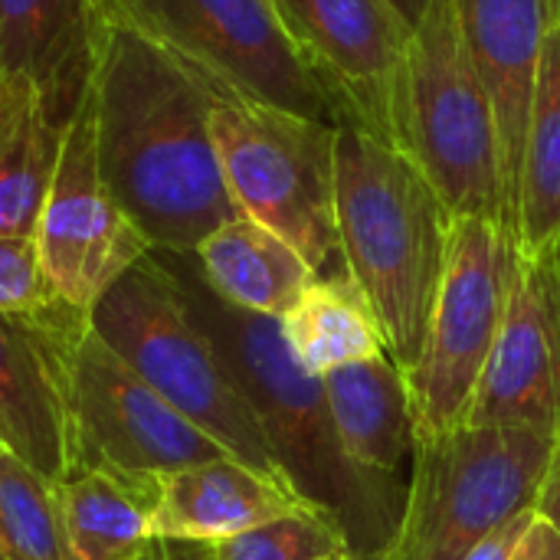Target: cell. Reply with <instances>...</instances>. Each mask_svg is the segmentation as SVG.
Returning <instances> with one entry per match:
<instances>
[{"mask_svg": "<svg viewBox=\"0 0 560 560\" xmlns=\"http://www.w3.org/2000/svg\"><path fill=\"white\" fill-rule=\"evenodd\" d=\"M98 167L158 253H194L243 217L213 141V92L131 23L98 10L89 75Z\"/></svg>", "mask_w": 560, "mask_h": 560, "instance_id": "cell-1", "label": "cell"}, {"mask_svg": "<svg viewBox=\"0 0 560 560\" xmlns=\"http://www.w3.org/2000/svg\"><path fill=\"white\" fill-rule=\"evenodd\" d=\"M0 453H3V446H0ZM0 560H10V555H7V545H3V532H0Z\"/></svg>", "mask_w": 560, "mask_h": 560, "instance_id": "cell-32", "label": "cell"}, {"mask_svg": "<svg viewBox=\"0 0 560 560\" xmlns=\"http://www.w3.org/2000/svg\"><path fill=\"white\" fill-rule=\"evenodd\" d=\"M335 223L345 272L374 308L387 354L407 377L427 345L456 217L397 144L338 125Z\"/></svg>", "mask_w": 560, "mask_h": 560, "instance_id": "cell-3", "label": "cell"}, {"mask_svg": "<svg viewBox=\"0 0 560 560\" xmlns=\"http://www.w3.org/2000/svg\"><path fill=\"white\" fill-rule=\"evenodd\" d=\"M174 59L213 95L272 105L338 125V108L302 59L272 0H95Z\"/></svg>", "mask_w": 560, "mask_h": 560, "instance_id": "cell-8", "label": "cell"}, {"mask_svg": "<svg viewBox=\"0 0 560 560\" xmlns=\"http://www.w3.org/2000/svg\"><path fill=\"white\" fill-rule=\"evenodd\" d=\"M158 259L174 276L190 318L253 407L289 486L341 528L351 558H377L397 532L407 486L397 476L361 469L345 453L325 384L289 351L282 318L243 312L220 299L194 253H158Z\"/></svg>", "mask_w": 560, "mask_h": 560, "instance_id": "cell-2", "label": "cell"}, {"mask_svg": "<svg viewBox=\"0 0 560 560\" xmlns=\"http://www.w3.org/2000/svg\"><path fill=\"white\" fill-rule=\"evenodd\" d=\"M89 325L148 387L236 463L289 486L253 407L190 318L174 276L154 249L98 299Z\"/></svg>", "mask_w": 560, "mask_h": 560, "instance_id": "cell-4", "label": "cell"}, {"mask_svg": "<svg viewBox=\"0 0 560 560\" xmlns=\"http://www.w3.org/2000/svg\"><path fill=\"white\" fill-rule=\"evenodd\" d=\"M89 315L56 302L43 315H0V446L49 482L75 456L69 371Z\"/></svg>", "mask_w": 560, "mask_h": 560, "instance_id": "cell-13", "label": "cell"}, {"mask_svg": "<svg viewBox=\"0 0 560 560\" xmlns=\"http://www.w3.org/2000/svg\"><path fill=\"white\" fill-rule=\"evenodd\" d=\"M512 560H560V535L535 515V525L528 528L518 555Z\"/></svg>", "mask_w": 560, "mask_h": 560, "instance_id": "cell-29", "label": "cell"}, {"mask_svg": "<svg viewBox=\"0 0 560 560\" xmlns=\"http://www.w3.org/2000/svg\"><path fill=\"white\" fill-rule=\"evenodd\" d=\"M0 532L10 560H69L56 482L0 453Z\"/></svg>", "mask_w": 560, "mask_h": 560, "instance_id": "cell-24", "label": "cell"}, {"mask_svg": "<svg viewBox=\"0 0 560 560\" xmlns=\"http://www.w3.org/2000/svg\"><path fill=\"white\" fill-rule=\"evenodd\" d=\"M62 121L43 89L0 66V236H33L56 158Z\"/></svg>", "mask_w": 560, "mask_h": 560, "instance_id": "cell-20", "label": "cell"}, {"mask_svg": "<svg viewBox=\"0 0 560 560\" xmlns=\"http://www.w3.org/2000/svg\"><path fill=\"white\" fill-rule=\"evenodd\" d=\"M282 26L328 89L338 125L400 148V108L413 26L390 0H272Z\"/></svg>", "mask_w": 560, "mask_h": 560, "instance_id": "cell-11", "label": "cell"}, {"mask_svg": "<svg viewBox=\"0 0 560 560\" xmlns=\"http://www.w3.org/2000/svg\"><path fill=\"white\" fill-rule=\"evenodd\" d=\"M33 240L52 292L85 315H92L98 299L151 253L102 177L89 89H82L62 125L56 171Z\"/></svg>", "mask_w": 560, "mask_h": 560, "instance_id": "cell-10", "label": "cell"}, {"mask_svg": "<svg viewBox=\"0 0 560 560\" xmlns=\"http://www.w3.org/2000/svg\"><path fill=\"white\" fill-rule=\"evenodd\" d=\"M558 440L518 427H459L413 440V476L394 538L374 560H466L535 509Z\"/></svg>", "mask_w": 560, "mask_h": 560, "instance_id": "cell-6", "label": "cell"}, {"mask_svg": "<svg viewBox=\"0 0 560 560\" xmlns=\"http://www.w3.org/2000/svg\"><path fill=\"white\" fill-rule=\"evenodd\" d=\"M328 410L345 453L371 472L397 476L407 453H413V423L407 377L384 354L345 364L322 377Z\"/></svg>", "mask_w": 560, "mask_h": 560, "instance_id": "cell-21", "label": "cell"}, {"mask_svg": "<svg viewBox=\"0 0 560 560\" xmlns=\"http://www.w3.org/2000/svg\"><path fill=\"white\" fill-rule=\"evenodd\" d=\"M515 233L486 217H456L427 345L407 374L413 440L466 423L518 276Z\"/></svg>", "mask_w": 560, "mask_h": 560, "instance_id": "cell-9", "label": "cell"}, {"mask_svg": "<svg viewBox=\"0 0 560 560\" xmlns=\"http://www.w3.org/2000/svg\"><path fill=\"white\" fill-rule=\"evenodd\" d=\"M558 3H560V0H558Z\"/></svg>", "mask_w": 560, "mask_h": 560, "instance_id": "cell-35", "label": "cell"}, {"mask_svg": "<svg viewBox=\"0 0 560 560\" xmlns=\"http://www.w3.org/2000/svg\"><path fill=\"white\" fill-rule=\"evenodd\" d=\"M515 243L528 259L555 253L560 243V20L538 62L515 180Z\"/></svg>", "mask_w": 560, "mask_h": 560, "instance_id": "cell-22", "label": "cell"}, {"mask_svg": "<svg viewBox=\"0 0 560 560\" xmlns=\"http://www.w3.org/2000/svg\"><path fill=\"white\" fill-rule=\"evenodd\" d=\"M295 512L315 509L285 482L226 456L161 476L151 532L154 538L210 545Z\"/></svg>", "mask_w": 560, "mask_h": 560, "instance_id": "cell-16", "label": "cell"}, {"mask_svg": "<svg viewBox=\"0 0 560 560\" xmlns=\"http://www.w3.org/2000/svg\"><path fill=\"white\" fill-rule=\"evenodd\" d=\"M390 3H394V10H397L410 26H417V23L423 20L427 7H430V0H390Z\"/></svg>", "mask_w": 560, "mask_h": 560, "instance_id": "cell-31", "label": "cell"}, {"mask_svg": "<svg viewBox=\"0 0 560 560\" xmlns=\"http://www.w3.org/2000/svg\"><path fill=\"white\" fill-rule=\"evenodd\" d=\"M210 128L240 213L292 243L318 276L345 272L335 223L338 125L213 95Z\"/></svg>", "mask_w": 560, "mask_h": 560, "instance_id": "cell-7", "label": "cell"}, {"mask_svg": "<svg viewBox=\"0 0 560 560\" xmlns=\"http://www.w3.org/2000/svg\"><path fill=\"white\" fill-rule=\"evenodd\" d=\"M532 525H535V509L525 512V515H518V518H512L499 532H492L482 545H476L466 555V560H512L518 555V548H522V541H525V535H528Z\"/></svg>", "mask_w": 560, "mask_h": 560, "instance_id": "cell-27", "label": "cell"}, {"mask_svg": "<svg viewBox=\"0 0 560 560\" xmlns=\"http://www.w3.org/2000/svg\"><path fill=\"white\" fill-rule=\"evenodd\" d=\"M69 560H135L154 538L161 476L82 456L56 482Z\"/></svg>", "mask_w": 560, "mask_h": 560, "instance_id": "cell-18", "label": "cell"}, {"mask_svg": "<svg viewBox=\"0 0 560 560\" xmlns=\"http://www.w3.org/2000/svg\"><path fill=\"white\" fill-rule=\"evenodd\" d=\"M466 52L495 105L509 187L515 200L518 161L538 79V62L551 26L560 20L558 0H453Z\"/></svg>", "mask_w": 560, "mask_h": 560, "instance_id": "cell-15", "label": "cell"}, {"mask_svg": "<svg viewBox=\"0 0 560 560\" xmlns=\"http://www.w3.org/2000/svg\"><path fill=\"white\" fill-rule=\"evenodd\" d=\"M400 151L427 174L453 217H486L515 233L495 105L466 52L453 0H430L413 26Z\"/></svg>", "mask_w": 560, "mask_h": 560, "instance_id": "cell-5", "label": "cell"}, {"mask_svg": "<svg viewBox=\"0 0 560 560\" xmlns=\"http://www.w3.org/2000/svg\"><path fill=\"white\" fill-rule=\"evenodd\" d=\"M322 560H354V558H351V551H341V555H331V558H322Z\"/></svg>", "mask_w": 560, "mask_h": 560, "instance_id": "cell-33", "label": "cell"}, {"mask_svg": "<svg viewBox=\"0 0 560 560\" xmlns=\"http://www.w3.org/2000/svg\"><path fill=\"white\" fill-rule=\"evenodd\" d=\"M535 515H538L541 522H548V525L560 535V440L558 446H555V453H551L545 482H541V489H538Z\"/></svg>", "mask_w": 560, "mask_h": 560, "instance_id": "cell-28", "label": "cell"}, {"mask_svg": "<svg viewBox=\"0 0 560 560\" xmlns=\"http://www.w3.org/2000/svg\"><path fill=\"white\" fill-rule=\"evenodd\" d=\"M69 400L75 427L72 463L92 456L128 472L167 476L230 456L154 387H148L92 331V325L79 335L72 351Z\"/></svg>", "mask_w": 560, "mask_h": 560, "instance_id": "cell-12", "label": "cell"}, {"mask_svg": "<svg viewBox=\"0 0 560 560\" xmlns=\"http://www.w3.org/2000/svg\"><path fill=\"white\" fill-rule=\"evenodd\" d=\"M62 302L39 262L33 236H0V315H43Z\"/></svg>", "mask_w": 560, "mask_h": 560, "instance_id": "cell-26", "label": "cell"}, {"mask_svg": "<svg viewBox=\"0 0 560 560\" xmlns=\"http://www.w3.org/2000/svg\"><path fill=\"white\" fill-rule=\"evenodd\" d=\"M555 259H558V269H560V243L555 246Z\"/></svg>", "mask_w": 560, "mask_h": 560, "instance_id": "cell-34", "label": "cell"}, {"mask_svg": "<svg viewBox=\"0 0 560 560\" xmlns=\"http://www.w3.org/2000/svg\"><path fill=\"white\" fill-rule=\"evenodd\" d=\"M463 427H518L560 440V269L522 256L509 312Z\"/></svg>", "mask_w": 560, "mask_h": 560, "instance_id": "cell-14", "label": "cell"}, {"mask_svg": "<svg viewBox=\"0 0 560 560\" xmlns=\"http://www.w3.org/2000/svg\"><path fill=\"white\" fill-rule=\"evenodd\" d=\"M95 0H0V66L30 75L66 125L95 59Z\"/></svg>", "mask_w": 560, "mask_h": 560, "instance_id": "cell-17", "label": "cell"}, {"mask_svg": "<svg viewBox=\"0 0 560 560\" xmlns=\"http://www.w3.org/2000/svg\"><path fill=\"white\" fill-rule=\"evenodd\" d=\"M207 548L213 560H322L348 551V541L328 515L295 512Z\"/></svg>", "mask_w": 560, "mask_h": 560, "instance_id": "cell-25", "label": "cell"}, {"mask_svg": "<svg viewBox=\"0 0 560 560\" xmlns=\"http://www.w3.org/2000/svg\"><path fill=\"white\" fill-rule=\"evenodd\" d=\"M194 256L220 299L269 318H282L318 279L292 243L249 217H236L210 233Z\"/></svg>", "mask_w": 560, "mask_h": 560, "instance_id": "cell-19", "label": "cell"}, {"mask_svg": "<svg viewBox=\"0 0 560 560\" xmlns=\"http://www.w3.org/2000/svg\"><path fill=\"white\" fill-rule=\"evenodd\" d=\"M135 560H213L203 541H177V538H151V545Z\"/></svg>", "mask_w": 560, "mask_h": 560, "instance_id": "cell-30", "label": "cell"}, {"mask_svg": "<svg viewBox=\"0 0 560 560\" xmlns=\"http://www.w3.org/2000/svg\"><path fill=\"white\" fill-rule=\"evenodd\" d=\"M282 335L312 377L387 354L381 322L348 272L318 276L282 315Z\"/></svg>", "mask_w": 560, "mask_h": 560, "instance_id": "cell-23", "label": "cell"}]
</instances>
